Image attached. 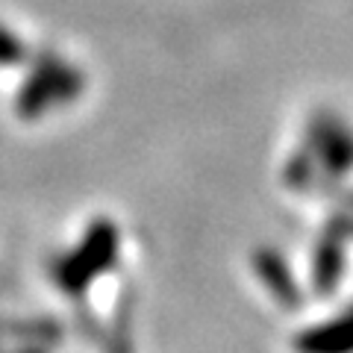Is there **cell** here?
<instances>
[{
	"label": "cell",
	"mask_w": 353,
	"mask_h": 353,
	"mask_svg": "<svg viewBox=\"0 0 353 353\" xmlns=\"http://www.w3.org/2000/svg\"><path fill=\"white\" fill-rule=\"evenodd\" d=\"M77 74L71 68H65L59 62H50L48 68H41V74L32 80V85L27 88V97L21 103V112L27 109V115H36L44 103H57L65 101V97H74L77 92Z\"/></svg>",
	"instance_id": "2"
},
{
	"label": "cell",
	"mask_w": 353,
	"mask_h": 353,
	"mask_svg": "<svg viewBox=\"0 0 353 353\" xmlns=\"http://www.w3.org/2000/svg\"><path fill=\"white\" fill-rule=\"evenodd\" d=\"M21 53H24L21 41H18L9 30L0 27V65H12V62H18V59H21Z\"/></svg>",
	"instance_id": "4"
},
{
	"label": "cell",
	"mask_w": 353,
	"mask_h": 353,
	"mask_svg": "<svg viewBox=\"0 0 353 353\" xmlns=\"http://www.w3.org/2000/svg\"><path fill=\"white\" fill-rule=\"evenodd\" d=\"M115 250V233L109 227H97L88 233L85 245L80 248V253H77V259H68L62 265L59 271V280L65 289H83V280L88 277V274H97L103 271L109 265V256H112Z\"/></svg>",
	"instance_id": "1"
},
{
	"label": "cell",
	"mask_w": 353,
	"mask_h": 353,
	"mask_svg": "<svg viewBox=\"0 0 353 353\" xmlns=\"http://www.w3.org/2000/svg\"><path fill=\"white\" fill-rule=\"evenodd\" d=\"M303 353H353V309L301 339Z\"/></svg>",
	"instance_id": "3"
}]
</instances>
